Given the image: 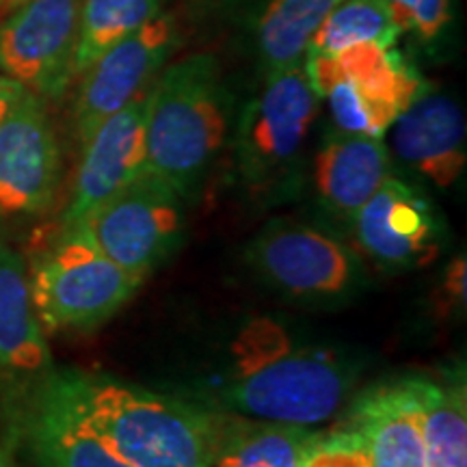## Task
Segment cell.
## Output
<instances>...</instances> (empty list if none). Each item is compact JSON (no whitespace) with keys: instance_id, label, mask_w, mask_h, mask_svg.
Returning <instances> with one entry per match:
<instances>
[{"instance_id":"obj_1","label":"cell","mask_w":467,"mask_h":467,"mask_svg":"<svg viewBox=\"0 0 467 467\" xmlns=\"http://www.w3.org/2000/svg\"><path fill=\"white\" fill-rule=\"evenodd\" d=\"M358 375V364L337 350L295 347L282 325L258 318L234 342L232 377L217 400L241 418L309 429L340 411Z\"/></svg>"},{"instance_id":"obj_2","label":"cell","mask_w":467,"mask_h":467,"mask_svg":"<svg viewBox=\"0 0 467 467\" xmlns=\"http://www.w3.org/2000/svg\"><path fill=\"white\" fill-rule=\"evenodd\" d=\"M87 429L130 467H210L217 416L150 389L63 368Z\"/></svg>"},{"instance_id":"obj_3","label":"cell","mask_w":467,"mask_h":467,"mask_svg":"<svg viewBox=\"0 0 467 467\" xmlns=\"http://www.w3.org/2000/svg\"><path fill=\"white\" fill-rule=\"evenodd\" d=\"M230 98L213 55L173 63L150 89L148 169L180 197L191 195L227 139Z\"/></svg>"},{"instance_id":"obj_4","label":"cell","mask_w":467,"mask_h":467,"mask_svg":"<svg viewBox=\"0 0 467 467\" xmlns=\"http://www.w3.org/2000/svg\"><path fill=\"white\" fill-rule=\"evenodd\" d=\"M143 279L115 265L83 225H61L31 260L28 290L44 331H93L132 299Z\"/></svg>"},{"instance_id":"obj_5","label":"cell","mask_w":467,"mask_h":467,"mask_svg":"<svg viewBox=\"0 0 467 467\" xmlns=\"http://www.w3.org/2000/svg\"><path fill=\"white\" fill-rule=\"evenodd\" d=\"M317 113L318 98L306 69L265 76L238 117L234 139L238 173L251 191L273 195L290 189Z\"/></svg>"},{"instance_id":"obj_6","label":"cell","mask_w":467,"mask_h":467,"mask_svg":"<svg viewBox=\"0 0 467 467\" xmlns=\"http://www.w3.org/2000/svg\"><path fill=\"white\" fill-rule=\"evenodd\" d=\"M249 266L285 299L337 306L366 282L358 255L336 236L295 221H271L247 249Z\"/></svg>"},{"instance_id":"obj_7","label":"cell","mask_w":467,"mask_h":467,"mask_svg":"<svg viewBox=\"0 0 467 467\" xmlns=\"http://www.w3.org/2000/svg\"><path fill=\"white\" fill-rule=\"evenodd\" d=\"M80 225L115 265L145 279L182 244V197L145 169Z\"/></svg>"},{"instance_id":"obj_8","label":"cell","mask_w":467,"mask_h":467,"mask_svg":"<svg viewBox=\"0 0 467 467\" xmlns=\"http://www.w3.org/2000/svg\"><path fill=\"white\" fill-rule=\"evenodd\" d=\"M11 409V440L33 467H130L87 429L66 370L26 379Z\"/></svg>"},{"instance_id":"obj_9","label":"cell","mask_w":467,"mask_h":467,"mask_svg":"<svg viewBox=\"0 0 467 467\" xmlns=\"http://www.w3.org/2000/svg\"><path fill=\"white\" fill-rule=\"evenodd\" d=\"M180 37L175 17L159 14L80 74L83 80L72 109L74 132L80 145L104 119L150 91L156 74L178 50Z\"/></svg>"},{"instance_id":"obj_10","label":"cell","mask_w":467,"mask_h":467,"mask_svg":"<svg viewBox=\"0 0 467 467\" xmlns=\"http://www.w3.org/2000/svg\"><path fill=\"white\" fill-rule=\"evenodd\" d=\"M83 0H26L0 25V76L39 98L63 96L74 80Z\"/></svg>"},{"instance_id":"obj_11","label":"cell","mask_w":467,"mask_h":467,"mask_svg":"<svg viewBox=\"0 0 467 467\" xmlns=\"http://www.w3.org/2000/svg\"><path fill=\"white\" fill-rule=\"evenodd\" d=\"M61 180V150L44 98L25 91L0 124V219L48 213Z\"/></svg>"},{"instance_id":"obj_12","label":"cell","mask_w":467,"mask_h":467,"mask_svg":"<svg viewBox=\"0 0 467 467\" xmlns=\"http://www.w3.org/2000/svg\"><path fill=\"white\" fill-rule=\"evenodd\" d=\"M355 238L385 271L426 266L440 255L441 225L422 192L389 175L353 221Z\"/></svg>"},{"instance_id":"obj_13","label":"cell","mask_w":467,"mask_h":467,"mask_svg":"<svg viewBox=\"0 0 467 467\" xmlns=\"http://www.w3.org/2000/svg\"><path fill=\"white\" fill-rule=\"evenodd\" d=\"M148 107L150 91L104 119L83 143V156L61 225H80L93 210L100 208L145 171Z\"/></svg>"},{"instance_id":"obj_14","label":"cell","mask_w":467,"mask_h":467,"mask_svg":"<svg viewBox=\"0 0 467 467\" xmlns=\"http://www.w3.org/2000/svg\"><path fill=\"white\" fill-rule=\"evenodd\" d=\"M306 76L317 98L344 80L364 98L385 128H392L402 110L424 91V80L394 48L355 44L337 55L306 57Z\"/></svg>"},{"instance_id":"obj_15","label":"cell","mask_w":467,"mask_h":467,"mask_svg":"<svg viewBox=\"0 0 467 467\" xmlns=\"http://www.w3.org/2000/svg\"><path fill=\"white\" fill-rule=\"evenodd\" d=\"M396 156L418 175L446 189L465 169V117L446 93L422 91L392 124Z\"/></svg>"},{"instance_id":"obj_16","label":"cell","mask_w":467,"mask_h":467,"mask_svg":"<svg viewBox=\"0 0 467 467\" xmlns=\"http://www.w3.org/2000/svg\"><path fill=\"white\" fill-rule=\"evenodd\" d=\"M392 175V161L377 137L334 132L314 159V191L320 208L340 221H353L359 208Z\"/></svg>"},{"instance_id":"obj_17","label":"cell","mask_w":467,"mask_h":467,"mask_svg":"<svg viewBox=\"0 0 467 467\" xmlns=\"http://www.w3.org/2000/svg\"><path fill=\"white\" fill-rule=\"evenodd\" d=\"M347 426L364 437L372 467H426L413 377L361 394Z\"/></svg>"},{"instance_id":"obj_18","label":"cell","mask_w":467,"mask_h":467,"mask_svg":"<svg viewBox=\"0 0 467 467\" xmlns=\"http://www.w3.org/2000/svg\"><path fill=\"white\" fill-rule=\"evenodd\" d=\"M50 368V350L31 301L25 260L0 243V370L33 379Z\"/></svg>"},{"instance_id":"obj_19","label":"cell","mask_w":467,"mask_h":467,"mask_svg":"<svg viewBox=\"0 0 467 467\" xmlns=\"http://www.w3.org/2000/svg\"><path fill=\"white\" fill-rule=\"evenodd\" d=\"M317 431L247 418H217L210 467H301Z\"/></svg>"},{"instance_id":"obj_20","label":"cell","mask_w":467,"mask_h":467,"mask_svg":"<svg viewBox=\"0 0 467 467\" xmlns=\"http://www.w3.org/2000/svg\"><path fill=\"white\" fill-rule=\"evenodd\" d=\"M420 402L426 467H467V396L463 372L413 377Z\"/></svg>"},{"instance_id":"obj_21","label":"cell","mask_w":467,"mask_h":467,"mask_svg":"<svg viewBox=\"0 0 467 467\" xmlns=\"http://www.w3.org/2000/svg\"><path fill=\"white\" fill-rule=\"evenodd\" d=\"M337 0H268L258 22V57L265 76L303 67L309 42Z\"/></svg>"},{"instance_id":"obj_22","label":"cell","mask_w":467,"mask_h":467,"mask_svg":"<svg viewBox=\"0 0 467 467\" xmlns=\"http://www.w3.org/2000/svg\"><path fill=\"white\" fill-rule=\"evenodd\" d=\"M162 3L165 0H83L72 66L74 78L104 52L159 16Z\"/></svg>"},{"instance_id":"obj_23","label":"cell","mask_w":467,"mask_h":467,"mask_svg":"<svg viewBox=\"0 0 467 467\" xmlns=\"http://www.w3.org/2000/svg\"><path fill=\"white\" fill-rule=\"evenodd\" d=\"M399 26L385 0H337L309 42L307 57L337 55L355 44L394 48Z\"/></svg>"},{"instance_id":"obj_24","label":"cell","mask_w":467,"mask_h":467,"mask_svg":"<svg viewBox=\"0 0 467 467\" xmlns=\"http://www.w3.org/2000/svg\"><path fill=\"white\" fill-rule=\"evenodd\" d=\"M400 33L416 35L420 42L440 39L452 22V0H385Z\"/></svg>"},{"instance_id":"obj_25","label":"cell","mask_w":467,"mask_h":467,"mask_svg":"<svg viewBox=\"0 0 467 467\" xmlns=\"http://www.w3.org/2000/svg\"><path fill=\"white\" fill-rule=\"evenodd\" d=\"M301 467H372V461L364 437L347 426L331 433H318L309 443Z\"/></svg>"},{"instance_id":"obj_26","label":"cell","mask_w":467,"mask_h":467,"mask_svg":"<svg viewBox=\"0 0 467 467\" xmlns=\"http://www.w3.org/2000/svg\"><path fill=\"white\" fill-rule=\"evenodd\" d=\"M443 290L448 292L451 301H461V306L465 303V260H454L451 268L446 273V284H443Z\"/></svg>"},{"instance_id":"obj_27","label":"cell","mask_w":467,"mask_h":467,"mask_svg":"<svg viewBox=\"0 0 467 467\" xmlns=\"http://www.w3.org/2000/svg\"><path fill=\"white\" fill-rule=\"evenodd\" d=\"M25 91V87L17 85L16 80L7 78V76H0V124H3V119Z\"/></svg>"},{"instance_id":"obj_28","label":"cell","mask_w":467,"mask_h":467,"mask_svg":"<svg viewBox=\"0 0 467 467\" xmlns=\"http://www.w3.org/2000/svg\"><path fill=\"white\" fill-rule=\"evenodd\" d=\"M0 467H22L7 446L0 443Z\"/></svg>"},{"instance_id":"obj_29","label":"cell","mask_w":467,"mask_h":467,"mask_svg":"<svg viewBox=\"0 0 467 467\" xmlns=\"http://www.w3.org/2000/svg\"><path fill=\"white\" fill-rule=\"evenodd\" d=\"M22 3H26V0H9V5H11V7H20Z\"/></svg>"},{"instance_id":"obj_30","label":"cell","mask_w":467,"mask_h":467,"mask_svg":"<svg viewBox=\"0 0 467 467\" xmlns=\"http://www.w3.org/2000/svg\"><path fill=\"white\" fill-rule=\"evenodd\" d=\"M5 3V0H0V5H3Z\"/></svg>"}]
</instances>
